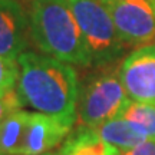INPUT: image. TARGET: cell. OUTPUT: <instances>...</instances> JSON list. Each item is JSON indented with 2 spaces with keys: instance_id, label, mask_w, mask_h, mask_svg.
<instances>
[{
  "instance_id": "10",
  "label": "cell",
  "mask_w": 155,
  "mask_h": 155,
  "mask_svg": "<svg viewBox=\"0 0 155 155\" xmlns=\"http://www.w3.org/2000/svg\"><path fill=\"white\" fill-rule=\"evenodd\" d=\"M95 131L106 144L115 147L119 151L134 148L141 142L150 139L142 129H139L138 127H135L134 124L128 122L121 116H116L111 121L102 124Z\"/></svg>"
},
{
  "instance_id": "13",
  "label": "cell",
  "mask_w": 155,
  "mask_h": 155,
  "mask_svg": "<svg viewBox=\"0 0 155 155\" xmlns=\"http://www.w3.org/2000/svg\"><path fill=\"white\" fill-rule=\"evenodd\" d=\"M19 78V63L0 56V95L16 88Z\"/></svg>"
},
{
  "instance_id": "12",
  "label": "cell",
  "mask_w": 155,
  "mask_h": 155,
  "mask_svg": "<svg viewBox=\"0 0 155 155\" xmlns=\"http://www.w3.org/2000/svg\"><path fill=\"white\" fill-rule=\"evenodd\" d=\"M119 116L142 129L148 138H155V105L129 99Z\"/></svg>"
},
{
  "instance_id": "1",
  "label": "cell",
  "mask_w": 155,
  "mask_h": 155,
  "mask_svg": "<svg viewBox=\"0 0 155 155\" xmlns=\"http://www.w3.org/2000/svg\"><path fill=\"white\" fill-rule=\"evenodd\" d=\"M16 91L23 104L48 115L76 119L79 79L73 65L26 50L17 59Z\"/></svg>"
},
{
  "instance_id": "5",
  "label": "cell",
  "mask_w": 155,
  "mask_h": 155,
  "mask_svg": "<svg viewBox=\"0 0 155 155\" xmlns=\"http://www.w3.org/2000/svg\"><path fill=\"white\" fill-rule=\"evenodd\" d=\"M111 15L122 43L129 48L155 45L154 0H101Z\"/></svg>"
},
{
  "instance_id": "6",
  "label": "cell",
  "mask_w": 155,
  "mask_h": 155,
  "mask_svg": "<svg viewBox=\"0 0 155 155\" xmlns=\"http://www.w3.org/2000/svg\"><path fill=\"white\" fill-rule=\"evenodd\" d=\"M119 78L131 101L155 105V45L138 48L125 56Z\"/></svg>"
},
{
  "instance_id": "9",
  "label": "cell",
  "mask_w": 155,
  "mask_h": 155,
  "mask_svg": "<svg viewBox=\"0 0 155 155\" xmlns=\"http://www.w3.org/2000/svg\"><path fill=\"white\" fill-rule=\"evenodd\" d=\"M121 151L106 144L92 128L78 127L62 144L59 155H119Z\"/></svg>"
},
{
  "instance_id": "19",
  "label": "cell",
  "mask_w": 155,
  "mask_h": 155,
  "mask_svg": "<svg viewBox=\"0 0 155 155\" xmlns=\"http://www.w3.org/2000/svg\"><path fill=\"white\" fill-rule=\"evenodd\" d=\"M154 2H155V0H154Z\"/></svg>"
},
{
  "instance_id": "7",
  "label": "cell",
  "mask_w": 155,
  "mask_h": 155,
  "mask_svg": "<svg viewBox=\"0 0 155 155\" xmlns=\"http://www.w3.org/2000/svg\"><path fill=\"white\" fill-rule=\"evenodd\" d=\"M30 42L29 10L19 0H0V56L17 62Z\"/></svg>"
},
{
  "instance_id": "11",
  "label": "cell",
  "mask_w": 155,
  "mask_h": 155,
  "mask_svg": "<svg viewBox=\"0 0 155 155\" xmlns=\"http://www.w3.org/2000/svg\"><path fill=\"white\" fill-rule=\"evenodd\" d=\"M29 115L28 111H17L0 124V151L5 155H22Z\"/></svg>"
},
{
  "instance_id": "14",
  "label": "cell",
  "mask_w": 155,
  "mask_h": 155,
  "mask_svg": "<svg viewBox=\"0 0 155 155\" xmlns=\"http://www.w3.org/2000/svg\"><path fill=\"white\" fill-rule=\"evenodd\" d=\"M23 106L25 104H23L20 95L17 94L16 88L0 95V124L10 115H13L15 112L22 111Z\"/></svg>"
},
{
  "instance_id": "3",
  "label": "cell",
  "mask_w": 155,
  "mask_h": 155,
  "mask_svg": "<svg viewBox=\"0 0 155 155\" xmlns=\"http://www.w3.org/2000/svg\"><path fill=\"white\" fill-rule=\"evenodd\" d=\"M121 63L92 68L94 71L79 83L76 104L78 127L96 129L102 124L121 115L129 101L119 78Z\"/></svg>"
},
{
  "instance_id": "2",
  "label": "cell",
  "mask_w": 155,
  "mask_h": 155,
  "mask_svg": "<svg viewBox=\"0 0 155 155\" xmlns=\"http://www.w3.org/2000/svg\"><path fill=\"white\" fill-rule=\"evenodd\" d=\"M30 38L35 48L73 66L91 69L81 28L68 0H30Z\"/></svg>"
},
{
  "instance_id": "18",
  "label": "cell",
  "mask_w": 155,
  "mask_h": 155,
  "mask_svg": "<svg viewBox=\"0 0 155 155\" xmlns=\"http://www.w3.org/2000/svg\"><path fill=\"white\" fill-rule=\"evenodd\" d=\"M0 155H5V154H3V152H2V151H0Z\"/></svg>"
},
{
  "instance_id": "4",
  "label": "cell",
  "mask_w": 155,
  "mask_h": 155,
  "mask_svg": "<svg viewBox=\"0 0 155 155\" xmlns=\"http://www.w3.org/2000/svg\"><path fill=\"white\" fill-rule=\"evenodd\" d=\"M81 28L92 68L121 63L127 46L116 32L109 12L101 0H68Z\"/></svg>"
},
{
  "instance_id": "8",
  "label": "cell",
  "mask_w": 155,
  "mask_h": 155,
  "mask_svg": "<svg viewBox=\"0 0 155 155\" xmlns=\"http://www.w3.org/2000/svg\"><path fill=\"white\" fill-rule=\"evenodd\" d=\"M76 119L30 112L22 155H43L56 148L72 131Z\"/></svg>"
},
{
  "instance_id": "17",
  "label": "cell",
  "mask_w": 155,
  "mask_h": 155,
  "mask_svg": "<svg viewBox=\"0 0 155 155\" xmlns=\"http://www.w3.org/2000/svg\"><path fill=\"white\" fill-rule=\"evenodd\" d=\"M19 2H22V3L23 2H28V3H30V0H19Z\"/></svg>"
},
{
  "instance_id": "16",
  "label": "cell",
  "mask_w": 155,
  "mask_h": 155,
  "mask_svg": "<svg viewBox=\"0 0 155 155\" xmlns=\"http://www.w3.org/2000/svg\"><path fill=\"white\" fill-rule=\"evenodd\" d=\"M43 155H59V151H50V152H46Z\"/></svg>"
},
{
  "instance_id": "15",
  "label": "cell",
  "mask_w": 155,
  "mask_h": 155,
  "mask_svg": "<svg viewBox=\"0 0 155 155\" xmlns=\"http://www.w3.org/2000/svg\"><path fill=\"white\" fill-rule=\"evenodd\" d=\"M119 155H155V138H150L134 148L121 151Z\"/></svg>"
}]
</instances>
